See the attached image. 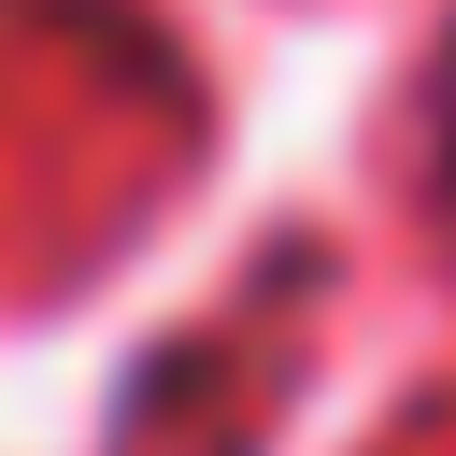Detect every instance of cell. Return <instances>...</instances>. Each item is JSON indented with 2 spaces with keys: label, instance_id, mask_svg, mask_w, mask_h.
Segmentation results:
<instances>
[{
  "label": "cell",
  "instance_id": "obj_1",
  "mask_svg": "<svg viewBox=\"0 0 456 456\" xmlns=\"http://www.w3.org/2000/svg\"><path fill=\"white\" fill-rule=\"evenodd\" d=\"M442 171H456V43H442Z\"/></svg>",
  "mask_w": 456,
  "mask_h": 456
}]
</instances>
